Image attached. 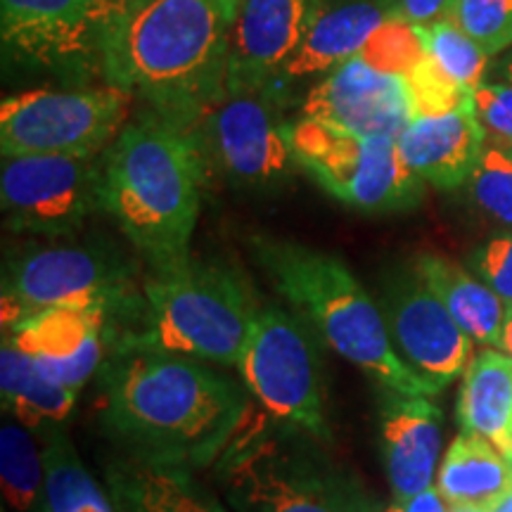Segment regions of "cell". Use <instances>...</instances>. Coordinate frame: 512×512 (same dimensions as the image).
<instances>
[{"label":"cell","instance_id":"obj_1","mask_svg":"<svg viewBox=\"0 0 512 512\" xmlns=\"http://www.w3.org/2000/svg\"><path fill=\"white\" fill-rule=\"evenodd\" d=\"M98 375L102 425L143 463L216 465L249 420V389L211 363L119 347Z\"/></svg>","mask_w":512,"mask_h":512},{"label":"cell","instance_id":"obj_2","mask_svg":"<svg viewBox=\"0 0 512 512\" xmlns=\"http://www.w3.org/2000/svg\"><path fill=\"white\" fill-rule=\"evenodd\" d=\"M242 0H136L100 31L102 81L192 133L226 95Z\"/></svg>","mask_w":512,"mask_h":512},{"label":"cell","instance_id":"obj_3","mask_svg":"<svg viewBox=\"0 0 512 512\" xmlns=\"http://www.w3.org/2000/svg\"><path fill=\"white\" fill-rule=\"evenodd\" d=\"M204 176L207 164L195 138L155 112L133 117L105 150L102 211L150 271L190 256Z\"/></svg>","mask_w":512,"mask_h":512},{"label":"cell","instance_id":"obj_4","mask_svg":"<svg viewBox=\"0 0 512 512\" xmlns=\"http://www.w3.org/2000/svg\"><path fill=\"white\" fill-rule=\"evenodd\" d=\"M249 247L280 297L325 347L387 392L432 399L441 392L396 354L380 304L337 254L268 235H256Z\"/></svg>","mask_w":512,"mask_h":512},{"label":"cell","instance_id":"obj_5","mask_svg":"<svg viewBox=\"0 0 512 512\" xmlns=\"http://www.w3.org/2000/svg\"><path fill=\"white\" fill-rule=\"evenodd\" d=\"M261 306L240 268L216 259H188L150 271L143 302L112 349L131 347L238 368Z\"/></svg>","mask_w":512,"mask_h":512},{"label":"cell","instance_id":"obj_6","mask_svg":"<svg viewBox=\"0 0 512 512\" xmlns=\"http://www.w3.org/2000/svg\"><path fill=\"white\" fill-rule=\"evenodd\" d=\"M318 444L273 420H247L214 465L216 482L235 512H384L366 484Z\"/></svg>","mask_w":512,"mask_h":512},{"label":"cell","instance_id":"obj_7","mask_svg":"<svg viewBox=\"0 0 512 512\" xmlns=\"http://www.w3.org/2000/svg\"><path fill=\"white\" fill-rule=\"evenodd\" d=\"M136 280V261L105 238L29 242L5 259L3 330L46 309H100L110 313L114 330L140 309Z\"/></svg>","mask_w":512,"mask_h":512},{"label":"cell","instance_id":"obj_8","mask_svg":"<svg viewBox=\"0 0 512 512\" xmlns=\"http://www.w3.org/2000/svg\"><path fill=\"white\" fill-rule=\"evenodd\" d=\"M238 370L268 420L330 444L320 339L302 316L285 306H261Z\"/></svg>","mask_w":512,"mask_h":512},{"label":"cell","instance_id":"obj_9","mask_svg":"<svg viewBox=\"0 0 512 512\" xmlns=\"http://www.w3.org/2000/svg\"><path fill=\"white\" fill-rule=\"evenodd\" d=\"M290 138L299 169L351 209L399 214L425 197V183L401 159L396 138L361 136L309 117L292 119Z\"/></svg>","mask_w":512,"mask_h":512},{"label":"cell","instance_id":"obj_10","mask_svg":"<svg viewBox=\"0 0 512 512\" xmlns=\"http://www.w3.org/2000/svg\"><path fill=\"white\" fill-rule=\"evenodd\" d=\"M133 98L110 83L76 88H31L0 105V152L100 155L128 124Z\"/></svg>","mask_w":512,"mask_h":512},{"label":"cell","instance_id":"obj_11","mask_svg":"<svg viewBox=\"0 0 512 512\" xmlns=\"http://www.w3.org/2000/svg\"><path fill=\"white\" fill-rule=\"evenodd\" d=\"M287 107L268 91L226 93L190 133L207 169L230 188L264 195L292 178V119Z\"/></svg>","mask_w":512,"mask_h":512},{"label":"cell","instance_id":"obj_12","mask_svg":"<svg viewBox=\"0 0 512 512\" xmlns=\"http://www.w3.org/2000/svg\"><path fill=\"white\" fill-rule=\"evenodd\" d=\"M105 152L100 155L3 157L0 204L17 235L72 240L102 209Z\"/></svg>","mask_w":512,"mask_h":512},{"label":"cell","instance_id":"obj_13","mask_svg":"<svg viewBox=\"0 0 512 512\" xmlns=\"http://www.w3.org/2000/svg\"><path fill=\"white\" fill-rule=\"evenodd\" d=\"M377 304L406 366L439 389L465 375L475 358V342L425 285L413 261L382 275Z\"/></svg>","mask_w":512,"mask_h":512},{"label":"cell","instance_id":"obj_14","mask_svg":"<svg viewBox=\"0 0 512 512\" xmlns=\"http://www.w3.org/2000/svg\"><path fill=\"white\" fill-rule=\"evenodd\" d=\"M5 55L86 86L102 76L100 29L81 0H0Z\"/></svg>","mask_w":512,"mask_h":512},{"label":"cell","instance_id":"obj_15","mask_svg":"<svg viewBox=\"0 0 512 512\" xmlns=\"http://www.w3.org/2000/svg\"><path fill=\"white\" fill-rule=\"evenodd\" d=\"M299 117L361 136L399 138L415 119V110L406 76L382 72L358 55L309 88Z\"/></svg>","mask_w":512,"mask_h":512},{"label":"cell","instance_id":"obj_16","mask_svg":"<svg viewBox=\"0 0 512 512\" xmlns=\"http://www.w3.org/2000/svg\"><path fill=\"white\" fill-rule=\"evenodd\" d=\"M323 0H242L230 38L226 93L268 91L302 46Z\"/></svg>","mask_w":512,"mask_h":512},{"label":"cell","instance_id":"obj_17","mask_svg":"<svg viewBox=\"0 0 512 512\" xmlns=\"http://www.w3.org/2000/svg\"><path fill=\"white\" fill-rule=\"evenodd\" d=\"M110 313L100 309H46L3 330L19 351L55 382L79 392L105 363Z\"/></svg>","mask_w":512,"mask_h":512},{"label":"cell","instance_id":"obj_18","mask_svg":"<svg viewBox=\"0 0 512 512\" xmlns=\"http://www.w3.org/2000/svg\"><path fill=\"white\" fill-rule=\"evenodd\" d=\"M387 19V12L377 0H323L304 43L290 57L268 93L290 107L294 93L304 88L306 95L311 86L344 62L363 55Z\"/></svg>","mask_w":512,"mask_h":512},{"label":"cell","instance_id":"obj_19","mask_svg":"<svg viewBox=\"0 0 512 512\" xmlns=\"http://www.w3.org/2000/svg\"><path fill=\"white\" fill-rule=\"evenodd\" d=\"M380 453L394 503L406 505L430 489L441 453V411L432 396L382 389Z\"/></svg>","mask_w":512,"mask_h":512},{"label":"cell","instance_id":"obj_20","mask_svg":"<svg viewBox=\"0 0 512 512\" xmlns=\"http://www.w3.org/2000/svg\"><path fill=\"white\" fill-rule=\"evenodd\" d=\"M401 159L425 185L437 190L463 188L482 157L486 131L472 100L444 114L415 117L396 138Z\"/></svg>","mask_w":512,"mask_h":512},{"label":"cell","instance_id":"obj_21","mask_svg":"<svg viewBox=\"0 0 512 512\" xmlns=\"http://www.w3.org/2000/svg\"><path fill=\"white\" fill-rule=\"evenodd\" d=\"M107 486L119 512H228L183 467L124 458L107 470Z\"/></svg>","mask_w":512,"mask_h":512},{"label":"cell","instance_id":"obj_22","mask_svg":"<svg viewBox=\"0 0 512 512\" xmlns=\"http://www.w3.org/2000/svg\"><path fill=\"white\" fill-rule=\"evenodd\" d=\"M413 266L472 342L482 347H501L508 304L484 280L458 261L434 252L418 254Z\"/></svg>","mask_w":512,"mask_h":512},{"label":"cell","instance_id":"obj_23","mask_svg":"<svg viewBox=\"0 0 512 512\" xmlns=\"http://www.w3.org/2000/svg\"><path fill=\"white\" fill-rule=\"evenodd\" d=\"M460 432L491 441L512 458V358L484 347L465 370L458 394Z\"/></svg>","mask_w":512,"mask_h":512},{"label":"cell","instance_id":"obj_24","mask_svg":"<svg viewBox=\"0 0 512 512\" xmlns=\"http://www.w3.org/2000/svg\"><path fill=\"white\" fill-rule=\"evenodd\" d=\"M512 489V463L477 434L460 432L448 446L437 472V491L446 505L491 512Z\"/></svg>","mask_w":512,"mask_h":512},{"label":"cell","instance_id":"obj_25","mask_svg":"<svg viewBox=\"0 0 512 512\" xmlns=\"http://www.w3.org/2000/svg\"><path fill=\"white\" fill-rule=\"evenodd\" d=\"M76 389L55 382L8 337L0 347V399L5 418L27 430H55L76 406Z\"/></svg>","mask_w":512,"mask_h":512},{"label":"cell","instance_id":"obj_26","mask_svg":"<svg viewBox=\"0 0 512 512\" xmlns=\"http://www.w3.org/2000/svg\"><path fill=\"white\" fill-rule=\"evenodd\" d=\"M46 498L43 512H119L110 491L100 486L81 463L72 439L60 427L48 432Z\"/></svg>","mask_w":512,"mask_h":512},{"label":"cell","instance_id":"obj_27","mask_svg":"<svg viewBox=\"0 0 512 512\" xmlns=\"http://www.w3.org/2000/svg\"><path fill=\"white\" fill-rule=\"evenodd\" d=\"M0 482L3 498L15 512H43L46 498V453L17 420L0 427Z\"/></svg>","mask_w":512,"mask_h":512},{"label":"cell","instance_id":"obj_28","mask_svg":"<svg viewBox=\"0 0 512 512\" xmlns=\"http://www.w3.org/2000/svg\"><path fill=\"white\" fill-rule=\"evenodd\" d=\"M425 55L437 64L441 74H446L465 93H475L489 76L491 57L479 43L472 41L463 29H458L451 19L420 27Z\"/></svg>","mask_w":512,"mask_h":512},{"label":"cell","instance_id":"obj_29","mask_svg":"<svg viewBox=\"0 0 512 512\" xmlns=\"http://www.w3.org/2000/svg\"><path fill=\"white\" fill-rule=\"evenodd\" d=\"M463 188L484 216L512 230V155L508 147L486 140L482 157Z\"/></svg>","mask_w":512,"mask_h":512},{"label":"cell","instance_id":"obj_30","mask_svg":"<svg viewBox=\"0 0 512 512\" xmlns=\"http://www.w3.org/2000/svg\"><path fill=\"white\" fill-rule=\"evenodd\" d=\"M446 19L491 57L512 48V0H456Z\"/></svg>","mask_w":512,"mask_h":512},{"label":"cell","instance_id":"obj_31","mask_svg":"<svg viewBox=\"0 0 512 512\" xmlns=\"http://www.w3.org/2000/svg\"><path fill=\"white\" fill-rule=\"evenodd\" d=\"M363 57L382 72L406 76L425 57L420 27L399 22V19H387L363 50Z\"/></svg>","mask_w":512,"mask_h":512},{"label":"cell","instance_id":"obj_32","mask_svg":"<svg viewBox=\"0 0 512 512\" xmlns=\"http://www.w3.org/2000/svg\"><path fill=\"white\" fill-rule=\"evenodd\" d=\"M406 81L408 88H411L415 117L451 112L465 105L467 100H472V95L456 86L446 74H441L437 64L427 55L406 74Z\"/></svg>","mask_w":512,"mask_h":512},{"label":"cell","instance_id":"obj_33","mask_svg":"<svg viewBox=\"0 0 512 512\" xmlns=\"http://www.w3.org/2000/svg\"><path fill=\"white\" fill-rule=\"evenodd\" d=\"M472 273L512 306V230L479 245L467 259Z\"/></svg>","mask_w":512,"mask_h":512},{"label":"cell","instance_id":"obj_34","mask_svg":"<svg viewBox=\"0 0 512 512\" xmlns=\"http://www.w3.org/2000/svg\"><path fill=\"white\" fill-rule=\"evenodd\" d=\"M472 107L489 143L512 147V86L484 81L472 93Z\"/></svg>","mask_w":512,"mask_h":512},{"label":"cell","instance_id":"obj_35","mask_svg":"<svg viewBox=\"0 0 512 512\" xmlns=\"http://www.w3.org/2000/svg\"><path fill=\"white\" fill-rule=\"evenodd\" d=\"M377 3L382 5L389 19L425 27V24L446 19L456 0H377Z\"/></svg>","mask_w":512,"mask_h":512},{"label":"cell","instance_id":"obj_36","mask_svg":"<svg viewBox=\"0 0 512 512\" xmlns=\"http://www.w3.org/2000/svg\"><path fill=\"white\" fill-rule=\"evenodd\" d=\"M81 3L88 10V15L93 17L95 27L102 31L105 27H110L114 19L124 15L136 0H81Z\"/></svg>","mask_w":512,"mask_h":512},{"label":"cell","instance_id":"obj_37","mask_svg":"<svg viewBox=\"0 0 512 512\" xmlns=\"http://www.w3.org/2000/svg\"><path fill=\"white\" fill-rule=\"evenodd\" d=\"M403 508H406V512H448L444 498H441L439 491L432 489V486L427 491H422L420 496H415L413 501H408Z\"/></svg>","mask_w":512,"mask_h":512},{"label":"cell","instance_id":"obj_38","mask_svg":"<svg viewBox=\"0 0 512 512\" xmlns=\"http://www.w3.org/2000/svg\"><path fill=\"white\" fill-rule=\"evenodd\" d=\"M486 81L510 83V86H512V48L505 50L503 55L494 57V62H491V69H489V76H486Z\"/></svg>","mask_w":512,"mask_h":512},{"label":"cell","instance_id":"obj_39","mask_svg":"<svg viewBox=\"0 0 512 512\" xmlns=\"http://www.w3.org/2000/svg\"><path fill=\"white\" fill-rule=\"evenodd\" d=\"M501 349L512 358V306H510V304H508V311H505V325H503Z\"/></svg>","mask_w":512,"mask_h":512},{"label":"cell","instance_id":"obj_40","mask_svg":"<svg viewBox=\"0 0 512 512\" xmlns=\"http://www.w3.org/2000/svg\"><path fill=\"white\" fill-rule=\"evenodd\" d=\"M491 512H512V489L491 508Z\"/></svg>","mask_w":512,"mask_h":512},{"label":"cell","instance_id":"obj_41","mask_svg":"<svg viewBox=\"0 0 512 512\" xmlns=\"http://www.w3.org/2000/svg\"><path fill=\"white\" fill-rule=\"evenodd\" d=\"M448 512H486L479 508H463V505H448Z\"/></svg>","mask_w":512,"mask_h":512},{"label":"cell","instance_id":"obj_42","mask_svg":"<svg viewBox=\"0 0 512 512\" xmlns=\"http://www.w3.org/2000/svg\"><path fill=\"white\" fill-rule=\"evenodd\" d=\"M384 512H406V508H403V505H399V503H392L389 508H384Z\"/></svg>","mask_w":512,"mask_h":512},{"label":"cell","instance_id":"obj_43","mask_svg":"<svg viewBox=\"0 0 512 512\" xmlns=\"http://www.w3.org/2000/svg\"><path fill=\"white\" fill-rule=\"evenodd\" d=\"M508 152H510V155H512V147H508Z\"/></svg>","mask_w":512,"mask_h":512},{"label":"cell","instance_id":"obj_44","mask_svg":"<svg viewBox=\"0 0 512 512\" xmlns=\"http://www.w3.org/2000/svg\"><path fill=\"white\" fill-rule=\"evenodd\" d=\"M510 460H512V458H510Z\"/></svg>","mask_w":512,"mask_h":512}]
</instances>
